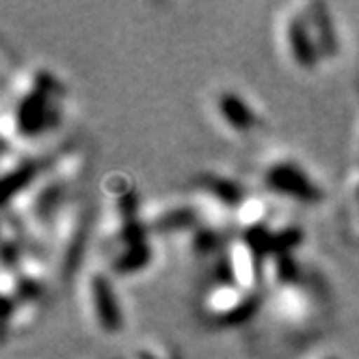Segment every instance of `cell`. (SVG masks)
Here are the masks:
<instances>
[{"mask_svg": "<svg viewBox=\"0 0 359 359\" xmlns=\"http://www.w3.org/2000/svg\"><path fill=\"white\" fill-rule=\"evenodd\" d=\"M264 182L271 191L303 201V203H314L323 197L320 189L314 184V180L307 175L297 163L290 161H279L273 163L266 173H264Z\"/></svg>", "mask_w": 359, "mask_h": 359, "instance_id": "3957f363", "label": "cell"}, {"mask_svg": "<svg viewBox=\"0 0 359 359\" xmlns=\"http://www.w3.org/2000/svg\"><path fill=\"white\" fill-rule=\"evenodd\" d=\"M217 107H219V113L225 119V123L229 128H234L236 133H247L255 126L253 111L247 107V102L241 95H236L232 91H223L217 100Z\"/></svg>", "mask_w": 359, "mask_h": 359, "instance_id": "52a82bcc", "label": "cell"}, {"mask_svg": "<svg viewBox=\"0 0 359 359\" xmlns=\"http://www.w3.org/2000/svg\"><path fill=\"white\" fill-rule=\"evenodd\" d=\"M89 299L93 307V316L102 331L107 333H117L123 325V316L119 310V303L113 290V284L109 281L107 275L95 273L89 279Z\"/></svg>", "mask_w": 359, "mask_h": 359, "instance_id": "277c9868", "label": "cell"}, {"mask_svg": "<svg viewBox=\"0 0 359 359\" xmlns=\"http://www.w3.org/2000/svg\"><path fill=\"white\" fill-rule=\"evenodd\" d=\"M325 359H336V357H325Z\"/></svg>", "mask_w": 359, "mask_h": 359, "instance_id": "30bf717a", "label": "cell"}, {"mask_svg": "<svg viewBox=\"0 0 359 359\" xmlns=\"http://www.w3.org/2000/svg\"><path fill=\"white\" fill-rule=\"evenodd\" d=\"M227 271L236 286L247 292H255L262 279V255L247 238L238 241L227 255Z\"/></svg>", "mask_w": 359, "mask_h": 359, "instance_id": "5b68a950", "label": "cell"}, {"mask_svg": "<svg viewBox=\"0 0 359 359\" xmlns=\"http://www.w3.org/2000/svg\"><path fill=\"white\" fill-rule=\"evenodd\" d=\"M119 245H121L119 253L115 255V262H113V269L117 273L128 275V273H137L147 266V262L151 258V251H149V245L143 234H139L135 238H128Z\"/></svg>", "mask_w": 359, "mask_h": 359, "instance_id": "ba28073f", "label": "cell"}, {"mask_svg": "<svg viewBox=\"0 0 359 359\" xmlns=\"http://www.w3.org/2000/svg\"><path fill=\"white\" fill-rule=\"evenodd\" d=\"M258 297L255 292H247L236 284L221 281L203 299V312H206L217 325H241L253 316L258 310Z\"/></svg>", "mask_w": 359, "mask_h": 359, "instance_id": "7a4b0ae2", "label": "cell"}, {"mask_svg": "<svg viewBox=\"0 0 359 359\" xmlns=\"http://www.w3.org/2000/svg\"><path fill=\"white\" fill-rule=\"evenodd\" d=\"M312 13V37L318 48V55H333L336 53V37H333V29L327 15H323V7L314 5L310 7Z\"/></svg>", "mask_w": 359, "mask_h": 359, "instance_id": "9c48e42d", "label": "cell"}, {"mask_svg": "<svg viewBox=\"0 0 359 359\" xmlns=\"http://www.w3.org/2000/svg\"><path fill=\"white\" fill-rule=\"evenodd\" d=\"M286 41L290 48L292 59L301 67H312L318 59V48L314 43L312 31L307 29V24L303 22L301 15H294L286 24Z\"/></svg>", "mask_w": 359, "mask_h": 359, "instance_id": "8992f818", "label": "cell"}, {"mask_svg": "<svg viewBox=\"0 0 359 359\" xmlns=\"http://www.w3.org/2000/svg\"><path fill=\"white\" fill-rule=\"evenodd\" d=\"M59 85L46 74H37L29 91H24L13 109V128L20 137H35L53 126L55 93Z\"/></svg>", "mask_w": 359, "mask_h": 359, "instance_id": "6da1fadb", "label": "cell"}]
</instances>
